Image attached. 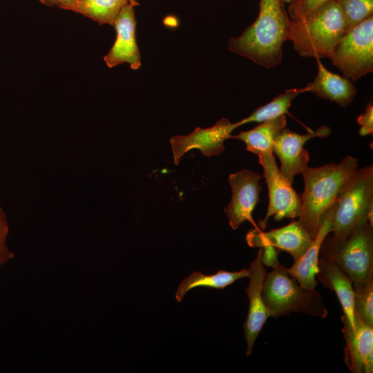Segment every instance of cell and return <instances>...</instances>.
<instances>
[{"label": "cell", "mask_w": 373, "mask_h": 373, "mask_svg": "<svg viewBox=\"0 0 373 373\" xmlns=\"http://www.w3.org/2000/svg\"><path fill=\"white\" fill-rule=\"evenodd\" d=\"M343 77L356 82L373 70V17L351 29L338 43L330 57Z\"/></svg>", "instance_id": "cell-7"}, {"label": "cell", "mask_w": 373, "mask_h": 373, "mask_svg": "<svg viewBox=\"0 0 373 373\" xmlns=\"http://www.w3.org/2000/svg\"><path fill=\"white\" fill-rule=\"evenodd\" d=\"M316 59L318 73L314 81L305 86L307 92H312L319 97L336 102L343 107L349 106L356 93V88L352 82L328 70L323 65L321 59Z\"/></svg>", "instance_id": "cell-17"}, {"label": "cell", "mask_w": 373, "mask_h": 373, "mask_svg": "<svg viewBox=\"0 0 373 373\" xmlns=\"http://www.w3.org/2000/svg\"><path fill=\"white\" fill-rule=\"evenodd\" d=\"M258 155V162L263 168L269 193L267 211L264 219L259 220L260 227L265 229L271 216L276 221L298 218L301 214L300 194L282 175L274 153L267 152Z\"/></svg>", "instance_id": "cell-8"}, {"label": "cell", "mask_w": 373, "mask_h": 373, "mask_svg": "<svg viewBox=\"0 0 373 373\" xmlns=\"http://www.w3.org/2000/svg\"><path fill=\"white\" fill-rule=\"evenodd\" d=\"M307 92L304 88H291L275 97L267 104L256 108L250 115L241 119V126L249 122H262L288 113L293 99L299 94Z\"/></svg>", "instance_id": "cell-22"}, {"label": "cell", "mask_w": 373, "mask_h": 373, "mask_svg": "<svg viewBox=\"0 0 373 373\" xmlns=\"http://www.w3.org/2000/svg\"><path fill=\"white\" fill-rule=\"evenodd\" d=\"M131 0H78L69 10L82 14L100 25L113 26L122 8Z\"/></svg>", "instance_id": "cell-21"}, {"label": "cell", "mask_w": 373, "mask_h": 373, "mask_svg": "<svg viewBox=\"0 0 373 373\" xmlns=\"http://www.w3.org/2000/svg\"><path fill=\"white\" fill-rule=\"evenodd\" d=\"M313 240L298 220L268 231L255 228L246 236V240L250 247L261 248L271 246L289 253L294 260L303 255Z\"/></svg>", "instance_id": "cell-15"}, {"label": "cell", "mask_w": 373, "mask_h": 373, "mask_svg": "<svg viewBox=\"0 0 373 373\" xmlns=\"http://www.w3.org/2000/svg\"><path fill=\"white\" fill-rule=\"evenodd\" d=\"M285 115L261 122L254 128L241 131L231 138L240 140L245 143L247 150L259 155L273 152V146L278 136L286 127Z\"/></svg>", "instance_id": "cell-19"}, {"label": "cell", "mask_w": 373, "mask_h": 373, "mask_svg": "<svg viewBox=\"0 0 373 373\" xmlns=\"http://www.w3.org/2000/svg\"><path fill=\"white\" fill-rule=\"evenodd\" d=\"M248 276V269L233 272L221 269L217 273L211 275L193 271L180 283L175 291V296L178 302H181L184 295L192 289L205 287L222 289L236 280L247 278Z\"/></svg>", "instance_id": "cell-20"}, {"label": "cell", "mask_w": 373, "mask_h": 373, "mask_svg": "<svg viewBox=\"0 0 373 373\" xmlns=\"http://www.w3.org/2000/svg\"><path fill=\"white\" fill-rule=\"evenodd\" d=\"M8 226L6 215L0 207V267L14 257L6 245Z\"/></svg>", "instance_id": "cell-26"}, {"label": "cell", "mask_w": 373, "mask_h": 373, "mask_svg": "<svg viewBox=\"0 0 373 373\" xmlns=\"http://www.w3.org/2000/svg\"><path fill=\"white\" fill-rule=\"evenodd\" d=\"M318 271L316 278L321 284L335 291L343 312L351 326H355L354 315V287L350 278L334 262L319 257Z\"/></svg>", "instance_id": "cell-18"}, {"label": "cell", "mask_w": 373, "mask_h": 373, "mask_svg": "<svg viewBox=\"0 0 373 373\" xmlns=\"http://www.w3.org/2000/svg\"><path fill=\"white\" fill-rule=\"evenodd\" d=\"M345 18L347 32L372 15L373 0H336Z\"/></svg>", "instance_id": "cell-24"}, {"label": "cell", "mask_w": 373, "mask_h": 373, "mask_svg": "<svg viewBox=\"0 0 373 373\" xmlns=\"http://www.w3.org/2000/svg\"><path fill=\"white\" fill-rule=\"evenodd\" d=\"M357 122L361 125L358 133L361 136L373 135V105L369 103L365 113L359 115Z\"/></svg>", "instance_id": "cell-27"}, {"label": "cell", "mask_w": 373, "mask_h": 373, "mask_svg": "<svg viewBox=\"0 0 373 373\" xmlns=\"http://www.w3.org/2000/svg\"><path fill=\"white\" fill-rule=\"evenodd\" d=\"M261 178L259 173L247 169L229 175L228 181L232 195L224 211L233 229H238L245 221H249L258 229L253 220L252 213L260 201Z\"/></svg>", "instance_id": "cell-10"}, {"label": "cell", "mask_w": 373, "mask_h": 373, "mask_svg": "<svg viewBox=\"0 0 373 373\" xmlns=\"http://www.w3.org/2000/svg\"><path fill=\"white\" fill-rule=\"evenodd\" d=\"M358 169L356 158L347 155L338 164L307 166L303 172L304 190L300 194L301 214L298 221L312 238L318 233L325 211L334 202L346 181Z\"/></svg>", "instance_id": "cell-2"}, {"label": "cell", "mask_w": 373, "mask_h": 373, "mask_svg": "<svg viewBox=\"0 0 373 373\" xmlns=\"http://www.w3.org/2000/svg\"><path fill=\"white\" fill-rule=\"evenodd\" d=\"M240 126V122L231 123L229 119L222 118L211 127H196L187 135L171 137L174 164L178 165L182 156L192 149H199L207 157L220 154L225 150L224 141L230 139L231 132Z\"/></svg>", "instance_id": "cell-9"}, {"label": "cell", "mask_w": 373, "mask_h": 373, "mask_svg": "<svg viewBox=\"0 0 373 373\" xmlns=\"http://www.w3.org/2000/svg\"><path fill=\"white\" fill-rule=\"evenodd\" d=\"M373 209V166L357 169L346 181L332 204L331 233L347 235L354 227L367 220Z\"/></svg>", "instance_id": "cell-6"}, {"label": "cell", "mask_w": 373, "mask_h": 373, "mask_svg": "<svg viewBox=\"0 0 373 373\" xmlns=\"http://www.w3.org/2000/svg\"><path fill=\"white\" fill-rule=\"evenodd\" d=\"M42 3L48 6H58L64 10H69L70 8L78 0H39Z\"/></svg>", "instance_id": "cell-29"}, {"label": "cell", "mask_w": 373, "mask_h": 373, "mask_svg": "<svg viewBox=\"0 0 373 373\" xmlns=\"http://www.w3.org/2000/svg\"><path fill=\"white\" fill-rule=\"evenodd\" d=\"M330 133L331 129L327 126H322L306 134L295 133L286 127L282 130L274 144L273 153L279 158L282 175L290 184H292L294 178L308 166L309 155L304 149L305 144L316 137H327Z\"/></svg>", "instance_id": "cell-11"}, {"label": "cell", "mask_w": 373, "mask_h": 373, "mask_svg": "<svg viewBox=\"0 0 373 373\" xmlns=\"http://www.w3.org/2000/svg\"><path fill=\"white\" fill-rule=\"evenodd\" d=\"M137 5L136 0H131L122 8L114 21L116 39L104 57L109 68L122 64H128L133 70L141 66V55L135 36L137 23L134 8Z\"/></svg>", "instance_id": "cell-12"}, {"label": "cell", "mask_w": 373, "mask_h": 373, "mask_svg": "<svg viewBox=\"0 0 373 373\" xmlns=\"http://www.w3.org/2000/svg\"><path fill=\"white\" fill-rule=\"evenodd\" d=\"M319 257L336 263L353 285L373 280V224L362 222L343 237L328 233Z\"/></svg>", "instance_id": "cell-4"}, {"label": "cell", "mask_w": 373, "mask_h": 373, "mask_svg": "<svg viewBox=\"0 0 373 373\" xmlns=\"http://www.w3.org/2000/svg\"><path fill=\"white\" fill-rule=\"evenodd\" d=\"M290 17L289 40L301 57L329 59L347 33L345 18L336 0L308 15Z\"/></svg>", "instance_id": "cell-3"}, {"label": "cell", "mask_w": 373, "mask_h": 373, "mask_svg": "<svg viewBox=\"0 0 373 373\" xmlns=\"http://www.w3.org/2000/svg\"><path fill=\"white\" fill-rule=\"evenodd\" d=\"M332 204L323 214L318 231L307 251L287 268L288 273L303 287L314 289L317 285L316 276L318 271L319 251L325 236L331 232Z\"/></svg>", "instance_id": "cell-16"}, {"label": "cell", "mask_w": 373, "mask_h": 373, "mask_svg": "<svg viewBox=\"0 0 373 373\" xmlns=\"http://www.w3.org/2000/svg\"><path fill=\"white\" fill-rule=\"evenodd\" d=\"M261 248L263 250L262 262L265 266L271 267L274 269L280 265L278 258L279 249L271 246H266Z\"/></svg>", "instance_id": "cell-28"}, {"label": "cell", "mask_w": 373, "mask_h": 373, "mask_svg": "<svg viewBox=\"0 0 373 373\" xmlns=\"http://www.w3.org/2000/svg\"><path fill=\"white\" fill-rule=\"evenodd\" d=\"M342 333L345 340L344 361L351 372H373V326L354 317L352 327L343 315Z\"/></svg>", "instance_id": "cell-14"}, {"label": "cell", "mask_w": 373, "mask_h": 373, "mask_svg": "<svg viewBox=\"0 0 373 373\" xmlns=\"http://www.w3.org/2000/svg\"><path fill=\"white\" fill-rule=\"evenodd\" d=\"M269 316L278 318L292 312L325 318L328 312L321 294L302 287L283 265L266 274L262 291Z\"/></svg>", "instance_id": "cell-5"}, {"label": "cell", "mask_w": 373, "mask_h": 373, "mask_svg": "<svg viewBox=\"0 0 373 373\" xmlns=\"http://www.w3.org/2000/svg\"><path fill=\"white\" fill-rule=\"evenodd\" d=\"M290 25L284 0H260L257 19L229 41V49L255 64L274 68L282 61V47L289 39Z\"/></svg>", "instance_id": "cell-1"}, {"label": "cell", "mask_w": 373, "mask_h": 373, "mask_svg": "<svg viewBox=\"0 0 373 373\" xmlns=\"http://www.w3.org/2000/svg\"><path fill=\"white\" fill-rule=\"evenodd\" d=\"M330 0H291L289 7L290 17L308 15Z\"/></svg>", "instance_id": "cell-25"}, {"label": "cell", "mask_w": 373, "mask_h": 373, "mask_svg": "<svg viewBox=\"0 0 373 373\" xmlns=\"http://www.w3.org/2000/svg\"><path fill=\"white\" fill-rule=\"evenodd\" d=\"M262 248H259L256 258L248 269L249 282L245 291L249 298V309L243 325L245 338L247 341V356L251 355L255 341L269 316L262 294L267 274L262 262Z\"/></svg>", "instance_id": "cell-13"}, {"label": "cell", "mask_w": 373, "mask_h": 373, "mask_svg": "<svg viewBox=\"0 0 373 373\" xmlns=\"http://www.w3.org/2000/svg\"><path fill=\"white\" fill-rule=\"evenodd\" d=\"M353 287L354 317L373 326V280Z\"/></svg>", "instance_id": "cell-23"}]
</instances>
